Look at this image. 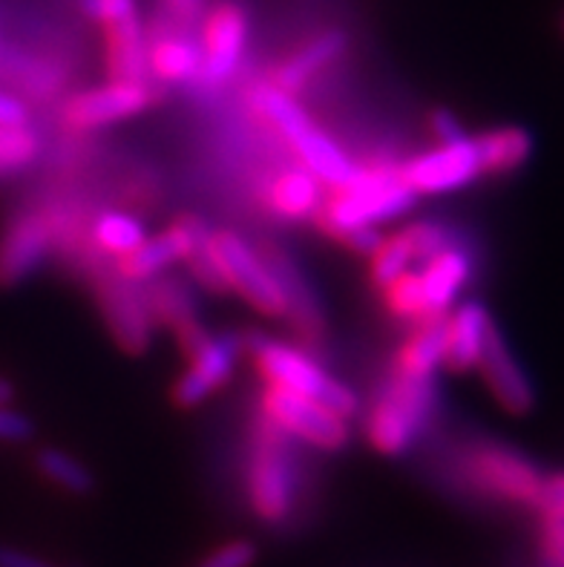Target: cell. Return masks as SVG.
I'll return each mask as SVG.
<instances>
[{
    "label": "cell",
    "instance_id": "obj_9",
    "mask_svg": "<svg viewBox=\"0 0 564 567\" xmlns=\"http://www.w3.org/2000/svg\"><path fill=\"white\" fill-rule=\"evenodd\" d=\"M205 47H202V64L196 72L199 86L211 90L234 75L239 58L248 41V14L236 3H219L207 12L205 29H202Z\"/></svg>",
    "mask_w": 564,
    "mask_h": 567
},
{
    "label": "cell",
    "instance_id": "obj_40",
    "mask_svg": "<svg viewBox=\"0 0 564 567\" xmlns=\"http://www.w3.org/2000/svg\"><path fill=\"white\" fill-rule=\"evenodd\" d=\"M432 130H435V136L441 138V144H452L466 138V133L461 130V124L455 122V115H452L450 110H438V113L432 115Z\"/></svg>",
    "mask_w": 564,
    "mask_h": 567
},
{
    "label": "cell",
    "instance_id": "obj_25",
    "mask_svg": "<svg viewBox=\"0 0 564 567\" xmlns=\"http://www.w3.org/2000/svg\"><path fill=\"white\" fill-rule=\"evenodd\" d=\"M317 176L308 171H286L274 182L271 205L286 219H302L320 208V185Z\"/></svg>",
    "mask_w": 564,
    "mask_h": 567
},
{
    "label": "cell",
    "instance_id": "obj_12",
    "mask_svg": "<svg viewBox=\"0 0 564 567\" xmlns=\"http://www.w3.org/2000/svg\"><path fill=\"white\" fill-rule=\"evenodd\" d=\"M259 257L265 259V266L268 271L274 274V280H277L279 295H283V306H286V315L291 320L294 331L300 334L302 340L308 343H317L322 338V329H326V320H322L320 302H317L315 291L306 282L302 271L297 268L291 257H288L279 245H263V251Z\"/></svg>",
    "mask_w": 564,
    "mask_h": 567
},
{
    "label": "cell",
    "instance_id": "obj_16",
    "mask_svg": "<svg viewBox=\"0 0 564 567\" xmlns=\"http://www.w3.org/2000/svg\"><path fill=\"white\" fill-rule=\"evenodd\" d=\"M236 354H239L236 334H216V338L207 340L205 349L196 358H191L193 367L173 386V401L180 403L182 410H191L207 395H214L234 372Z\"/></svg>",
    "mask_w": 564,
    "mask_h": 567
},
{
    "label": "cell",
    "instance_id": "obj_44",
    "mask_svg": "<svg viewBox=\"0 0 564 567\" xmlns=\"http://www.w3.org/2000/svg\"><path fill=\"white\" fill-rule=\"evenodd\" d=\"M7 401H12V383L0 378V403H7Z\"/></svg>",
    "mask_w": 564,
    "mask_h": 567
},
{
    "label": "cell",
    "instance_id": "obj_23",
    "mask_svg": "<svg viewBox=\"0 0 564 567\" xmlns=\"http://www.w3.org/2000/svg\"><path fill=\"white\" fill-rule=\"evenodd\" d=\"M484 173H513L533 153V138L522 127H495L475 138Z\"/></svg>",
    "mask_w": 564,
    "mask_h": 567
},
{
    "label": "cell",
    "instance_id": "obj_4",
    "mask_svg": "<svg viewBox=\"0 0 564 567\" xmlns=\"http://www.w3.org/2000/svg\"><path fill=\"white\" fill-rule=\"evenodd\" d=\"M414 196L418 194L403 182L400 171H360L358 179L337 187V194L322 208V228L343 237L351 228L386 223L412 208Z\"/></svg>",
    "mask_w": 564,
    "mask_h": 567
},
{
    "label": "cell",
    "instance_id": "obj_11",
    "mask_svg": "<svg viewBox=\"0 0 564 567\" xmlns=\"http://www.w3.org/2000/svg\"><path fill=\"white\" fill-rule=\"evenodd\" d=\"M481 173L484 171H481L475 138H461V142L441 144L438 151L412 158L400 171V176L414 194H447V190H458L475 182Z\"/></svg>",
    "mask_w": 564,
    "mask_h": 567
},
{
    "label": "cell",
    "instance_id": "obj_31",
    "mask_svg": "<svg viewBox=\"0 0 564 567\" xmlns=\"http://www.w3.org/2000/svg\"><path fill=\"white\" fill-rule=\"evenodd\" d=\"M383 297L386 306H389L398 317H407V320H421V317H427V309H423L421 274H400L392 286L383 288Z\"/></svg>",
    "mask_w": 564,
    "mask_h": 567
},
{
    "label": "cell",
    "instance_id": "obj_28",
    "mask_svg": "<svg viewBox=\"0 0 564 567\" xmlns=\"http://www.w3.org/2000/svg\"><path fill=\"white\" fill-rule=\"evenodd\" d=\"M93 239L101 251L122 259L130 251H136L147 237H144V225L139 219L110 210V214H101L93 223Z\"/></svg>",
    "mask_w": 564,
    "mask_h": 567
},
{
    "label": "cell",
    "instance_id": "obj_33",
    "mask_svg": "<svg viewBox=\"0 0 564 567\" xmlns=\"http://www.w3.org/2000/svg\"><path fill=\"white\" fill-rule=\"evenodd\" d=\"M81 12L93 21L113 27L119 21H127L136 14V0H79Z\"/></svg>",
    "mask_w": 564,
    "mask_h": 567
},
{
    "label": "cell",
    "instance_id": "obj_13",
    "mask_svg": "<svg viewBox=\"0 0 564 567\" xmlns=\"http://www.w3.org/2000/svg\"><path fill=\"white\" fill-rule=\"evenodd\" d=\"M52 248V223L41 210L21 214L0 239V286H18Z\"/></svg>",
    "mask_w": 564,
    "mask_h": 567
},
{
    "label": "cell",
    "instance_id": "obj_37",
    "mask_svg": "<svg viewBox=\"0 0 564 567\" xmlns=\"http://www.w3.org/2000/svg\"><path fill=\"white\" fill-rule=\"evenodd\" d=\"M542 550L547 567H564V518H544Z\"/></svg>",
    "mask_w": 564,
    "mask_h": 567
},
{
    "label": "cell",
    "instance_id": "obj_22",
    "mask_svg": "<svg viewBox=\"0 0 564 567\" xmlns=\"http://www.w3.org/2000/svg\"><path fill=\"white\" fill-rule=\"evenodd\" d=\"M447 358V315L421 317V326L400 349L398 372L409 378H432Z\"/></svg>",
    "mask_w": 564,
    "mask_h": 567
},
{
    "label": "cell",
    "instance_id": "obj_36",
    "mask_svg": "<svg viewBox=\"0 0 564 567\" xmlns=\"http://www.w3.org/2000/svg\"><path fill=\"white\" fill-rule=\"evenodd\" d=\"M35 435V424L21 412L9 410L7 403H0V444H23Z\"/></svg>",
    "mask_w": 564,
    "mask_h": 567
},
{
    "label": "cell",
    "instance_id": "obj_14",
    "mask_svg": "<svg viewBox=\"0 0 564 567\" xmlns=\"http://www.w3.org/2000/svg\"><path fill=\"white\" fill-rule=\"evenodd\" d=\"M479 369L484 374L486 386L495 395V401L504 406L513 415H524V412L533 410L536 403V392H533V383L524 374V369L519 367L515 354L510 352V346L504 343L501 331L495 329V323H490L484 338V352H481Z\"/></svg>",
    "mask_w": 564,
    "mask_h": 567
},
{
    "label": "cell",
    "instance_id": "obj_32",
    "mask_svg": "<svg viewBox=\"0 0 564 567\" xmlns=\"http://www.w3.org/2000/svg\"><path fill=\"white\" fill-rule=\"evenodd\" d=\"M403 239H407L409 251H412L414 259H432L435 254L447 251L450 245H455L452 234L443 225L438 223H418V225H409L407 230H400Z\"/></svg>",
    "mask_w": 564,
    "mask_h": 567
},
{
    "label": "cell",
    "instance_id": "obj_8",
    "mask_svg": "<svg viewBox=\"0 0 564 567\" xmlns=\"http://www.w3.org/2000/svg\"><path fill=\"white\" fill-rule=\"evenodd\" d=\"M265 417L283 432L308 441L317 450H340L349 441L346 421L311 398L294 395L288 389L268 386L263 398Z\"/></svg>",
    "mask_w": 564,
    "mask_h": 567
},
{
    "label": "cell",
    "instance_id": "obj_38",
    "mask_svg": "<svg viewBox=\"0 0 564 567\" xmlns=\"http://www.w3.org/2000/svg\"><path fill=\"white\" fill-rule=\"evenodd\" d=\"M173 331H176L182 352H185L187 358H196V354H199L202 349L207 346V340H211L207 329L199 323V317H187V320H182V323L173 326Z\"/></svg>",
    "mask_w": 564,
    "mask_h": 567
},
{
    "label": "cell",
    "instance_id": "obj_10",
    "mask_svg": "<svg viewBox=\"0 0 564 567\" xmlns=\"http://www.w3.org/2000/svg\"><path fill=\"white\" fill-rule=\"evenodd\" d=\"M95 295H99V306L104 311L110 331H113L115 343L127 349L130 354H142L151 346L153 317L136 282L127 280L122 271L101 274Z\"/></svg>",
    "mask_w": 564,
    "mask_h": 567
},
{
    "label": "cell",
    "instance_id": "obj_1",
    "mask_svg": "<svg viewBox=\"0 0 564 567\" xmlns=\"http://www.w3.org/2000/svg\"><path fill=\"white\" fill-rule=\"evenodd\" d=\"M254 104L288 138L294 153L302 158L306 171L315 173L317 179L331 185L335 190L358 179L360 167L351 165L343 151L302 113L300 104L291 99V93H283L274 84H263L254 93Z\"/></svg>",
    "mask_w": 564,
    "mask_h": 567
},
{
    "label": "cell",
    "instance_id": "obj_21",
    "mask_svg": "<svg viewBox=\"0 0 564 567\" xmlns=\"http://www.w3.org/2000/svg\"><path fill=\"white\" fill-rule=\"evenodd\" d=\"M107 70L115 84H144L147 75V38L139 18L107 27Z\"/></svg>",
    "mask_w": 564,
    "mask_h": 567
},
{
    "label": "cell",
    "instance_id": "obj_20",
    "mask_svg": "<svg viewBox=\"0 0 564 567\" xmlns=\"http://www.w3.org/2000/svg\"><path fill=\"white\" fill-rule=\"evenodd\" d=\"M187 245H191V234H187L185 219H180L171 230L158 234V237L144 239L136 251H130L127 257L119 259V271L133 282L153 280L158 271H165L167 266L185 259Z\"/></svg>",
    "mask_w": 564,
    "mask_h": 567
},
{
    "label": "cell",
    "instance_id": "obj_27",
    "mask_svg": "<svg viewBox=\"0 0 564 567\" xmlns=\"http://www.w3.org/2000/svg\"><path fill=\"white\" fill-rule=\"evenodd\" d=\"M144 302H147L151 317H156V320H162L167 326H176L182 320H187V317H196V300H193L191 288L182 280H176V277L153 280L147 286Z\"/></svg>",
    "mask_w": 564,
    "mask_h": 567
},
{
    "label": "cell",
    "instance_id": "obj_42",
    "mask_svg": "<svg viewBox=\"0 0 564 567\" xmlns=\"http://www.w3.org/2000/svg\"><path fill=\"white\" fill-rule=\"evenodd\" d=\"M0 567H52V565L50 561L38 559V556L32 554H23V550L0 545Z\"/></svg>",
    "mask_w": 564,
    "mask_h": 567
},
{
    "label": "cell",
    "instance_id": "obj_35",
    "mask_svg": "<svg viewBox=\"0 0 564 567\" xmlns=\"http://www.w3.org/2000/svg\"><path fill=\"white\" fill-rule=\"evenodd\" d=\"M533 507H539L544 518H564V473L544 475Z\"/></svg>",
    "mask_w": 564,
    "mask_h": 567
},
{
    "label": "cell",
    "instance_id": "obj_17",
    "mask_svg": "<svg viewBox=\"0 0 564 567\" xmlns=\"http://www.w3.org/2000/svg\"><path fill=\"white\" fill-rule=\"evenodd\" d=\"M490 323H493V317L479 300H466L464 306H458L455 315L447 317V358L443 363L452 372H466V369L479 367Z\"/></svg>",
    "mask_w": 564,
    "mask_h": 567
},
{
    "label": "cell",
    "instance_id": "obj_15",
    "mask_svg": "<svg viewBox=\"0 0 564 567\" xmlns=\"http://www.w3.org/2000/svg\"><path fill=\"white\" fill-rule=\"evenodd\" d=\"M147 104H151V95H147L144 84H115V81H110L107 86L75 95L66 104L64 118L75 130H93L139 115Z\"/></svg>",
    "mask_w": 564,
    "mask_h": 567
},
{
    "label": "cell",
    "instance_id": "obj_30",
    "mask_svg": "<svg viewBox=\"0 0 564 567\" xmlns=\"http://www.w3.org/2000/svg\"><path fill=\"white\" fill-rule=\"evenodd\" d=\"M414 262L412 251H409L403 234L383 239L378 251L372 254V282L383 291L386 286H392L400 274H407L409 266Z\"/></svg>",
    "mask_w": 564,
    "mask_h": 567
},
{
    "label": "cell",
    "instance_id": "obj_6",
    "mask_svg": "<svg viewBox=\"0 0 564 567\" xmlns=\"http://www.w3.org/2000/svg\"><path fill=\"white\" fill-rule=\"evenodd\" d=\"M464 464L470 482L479 489L504 502L533 504L544 475L519 450L499 441H475L464 450Z\"/></svg>",
    "mask_w": 564,
    "mask_h": 567
},
{
    "label": "cell",
    "instance_id": "obj_43",
    "mask_svg": "<svg viewBox=\"0 0 564 567\" xmlns=\"http://www.w3.org/2000/svg\"><path fill=\"white\" fill-rule=\"evenodd\" d=\"M165 3L176 18H182V21H193V18L202 14V9H205V0H165Z\"/></svg>",
    "mask_w": 564,
    "mask_h": 567
},
{
    "label": "cell",
    "instance_id": "obj_3",
    "mask_svg": "<svg viewBox=\"0 0 564 567\" xmlns=\"http://www.w3.org/2000/svg\"><path fill=\"white\" fill-rule=\"evenodd\" d=\"M435 406L438 392L432 378H409V374L394 372L369 415V441L380 453L403 455L427 430L435 415Z\"/></svg>",
    "mask_w": 564,
    "mask_h": 567
},
{
    "label": "cell",
    "instance_id": "obj_41",
    "mask_svg": "<svg viewBox=\"0 0 564 567\" xmlns=\"http://www.w3.org/2000/svg\"><path fill=\"white\" fill-rule=\"evenodd\" d=\"M27 124V107L12 95L0 93V127H23Z\"/></svg>",
    "mask_w": 564,
    "mask_h": 567
},
{
    "label": "cell",
    "instance_id": "obj_39",
    "mask_svg": "<svg viewBox=\"0 0 564 567\" xmlns=\"http://www.w3.org/2000/svg\"><path fill=\"white\" fill-rule=\"evenodd\" d=\"M340 239H343V243L349 245L351 251L363 254V257H372V254L380 248V243H383V237H380V234L372 228V225H363V228L346 230V234Z\"/></svg>",
    "mask_w": 564,
    "mask_h": 567
},
{
    "label": "cell",
    "instance_id": "obj_7",
    "mask_svg": "<svg viewBox=\"0 0 564 567\" xmlns=\"http://www.w3.org/2000/svg\"><path fill=\"white\" fill-rule=\"evenodd\" d=\"M214 251L228 286L234 288V291H239L259 315H286L277 280H274V274L268 271V266H265V259L259 257V251H254L243 237H236L230 230L214 234Z\"/></svg>",
    "mask_w": 564,
    "mask_h": 567
},
{
    "label": "cell",
    "instance_id": "obj_19",
    "mask_svg": "<svg viewBox=\"0 0 564 567\" xmlns=\"http://www.w3.org/2000/svg\"><path fill=\"white\" fill-rule=\"evenodd\" d=\"M346 43H349L346 32H340V29H326V32L311 38L302 50H297L291 58H286L277 66V72H274V86L283 90V93H297V90H302L308 81L315 79L317 72H322L331 61L343 55Z\"/></svg>",
    "mask_w": 564,
    "mask_h": 567
},
{
    "label": "cell",
    "instance_id": "obj_34",
    "mask_svg": "<svg viewBox=\"0 0 564 567\" xmlns=\"http://www.w3.org/2000/svg\"><path fill=\"white\" fill-rule=\"evenodd\" d=\"M254 561H257V547H254V542L239 539L222 545L219 550L205 556L196 567H250Z\"/></svg>",
    "mask_w": 564,
    "mask_h": 567
},
{
    "label": "cell",
    "instance_id": "obj_18",
    "mask_svg": "<svg viewBox=\"0 0 564 567\" xmlns=\"http://www.w3.org/2000/svg\"><path fill=\"white\" fill-rule=\"evenodd\" d=\"M472 271V259L464 248L450 245L447 251L435 254L427 259V266L421 271V286H423V309L429 315H447L458 291L466 286Z\"/></svg>",
    "mask_w": 564,
    "mask_h": 567
},
{
    "label": "cell",
    "instance_id": "obj_26",
    "mask_svg": "<svg viewBox=\"0 0 564 567\" xmlns=\"http://www.w3.org/2000/svg\"><path fill=\"white\" fill-rule=\"evenodd\" d=\"M202 64V52L185 38H162L147 50V66L156 79L180 84V81L196 79Z\"/></svg>",
    "mask_w": 564,
    "mask_h": 567
},
{
    "label": "cell",
    "instance_id": "obj_5",
    "mask_svg": "<svg viewBox=\"0 0 564 567\" xmlns=\"http://www.w3.org/2000/svg\"><path fill=\"white\" fill-rule=\"evenodd\" d=\"M248 493L257 516L268 525H279L291 516L294 498H297L294 461L283 441V430L274 426L268 417H265V430L259 432L254 455H250Z\"/></svg>",
    "mask_w": 564,
    "mask_h": 567
},
{
    "label": "cell",
    "instance_id": "obj_2",
    "mask_svg": "<svg viewBox=\"0 0 564 567\" xmlns=\"http://www.w3.org/2000/svg\"><path fill=\"white\" fill-rule=\"evenodd\" d=\"M245 349L250 352L259 372L265 374V381L277 389H288L294 395L311 398V401L322 403L326 410L337 412L340 417L351 415L358 410V398L349 386L335 381L331 374L322 372L315 360L308 354L297 352L291 346L277 343V340L265 338V334H254L250 331L245 340Z\"/></svg>",
    "mask_w": 564,
    "mask_h": 567
},
{
    "label": "cell",
    "instance_id": "obj_24",
    "mask_svg": "<svg viewBox=\"0 0 564 567\" xmlns=\"http://www.w3.org/2000/svg\"><path fill=\"white\" fill-rule=\"evenodd\" d=\"M187 225V234H191V245H187L185 262L191 266V274L207 291H214V295H225L230 291L228 280H225V274H222L219 259H216L214 251V234L202 223L199 216H182Z\"/></svg>",
    "mask_w": 564,
    "mask_h": 567
},
{
    "label": "cell",
    "instance_id": "obj_29",
    "mask_svg": "<svg viewBox=\"0 0 564 567\" xmlns=\"http://www.w3.org/2000/svg\"><path fill=\"white\" fill-rule=\"evenodd\" d=\"M35 467L41 470V475L47 482L66 489L72 496H86V493H93L95 487L93 473H90L81 461L61 453V450H41V453L35 455Z\"/></svg>",
    "mask_w": 564,
    "mask_h": 567
}]
</instances>
